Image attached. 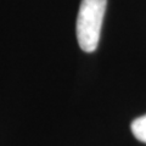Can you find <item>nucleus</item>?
Instances as JSON below:
<instances>
[{
  "label": "nucleus",
  "instance_id": "nucleus-1",
  "mask_svg": "<svg viewBox=\"0 0 146 146\" xmlns=\"http://www.w3.org/2000/svg\"><path fill=\"white\" fill-rule=\"evenodd\" d=\"M107 0H82L77 17V39L85 52L96 50L106 11Z\"/></svg>",
  "mask_w": 146,
  "mask_h": 146
},
{
  "label": "nucleus",
  "instance_id": "nucleus-2",
  "mask_svg": "<svg viewBox=\"0 0 146 146\" xmlns=\"http://www.w3.org/2000/svg\"><path fill=\"white\" fill-rule=\"evenodd\" d=\"M131 131L136 139L146 144V115L135 118L131 123Z\"/></svg>",
  "mask_w": 146,
  "mask_h": 146
}]
</instances>
